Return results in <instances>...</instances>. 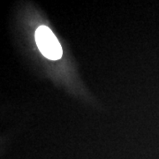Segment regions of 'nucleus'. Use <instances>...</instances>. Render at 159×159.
Segmentation results:
<instances>
[{
    "instance_id": "1",
    "label": "nucleus",
    "mask_w": 159,
    "mask_h": 159,
    "mask_svg": "<svg viewBox=\"0 0 159 159\" xmlns=\"http://www.w3.org/2000/svg\"><path fill=\"white\" fill-rule=\"evenodd\" d=\"M34 37L40 51L44 57L51 60H57L62 57V47L55 34L48 27H39Z\"/></svg>"
}]
</instances>
